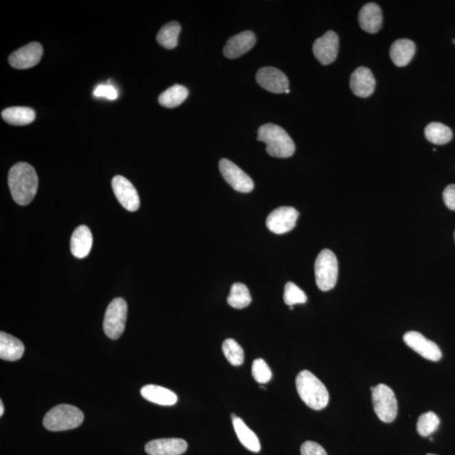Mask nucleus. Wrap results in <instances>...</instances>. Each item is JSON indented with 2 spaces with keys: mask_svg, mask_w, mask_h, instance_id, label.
I'll return each mask as SVG.
<instances>
[{
  "mask_svg": "<svg viewBox=\"0 0 455 455\" xmlns=\"http://www.w3.org/2000/svg\"><path fill=\"white\" fill-rule=\"evenodd\" d=\"M416 53V45L409 39H399L391 47L390 55L392 62L397 67H404L412 61Z\"/></svg>",
  "mask_w": 455,
  "mask_h": 455,
  "instance_id": "nucleus-22",
  "label": "nucleus"
},
{
  "mask_svg": "<svg viewBox=\"0 0 455 455\" xmlns=\"http://www.w3.org/2000/svg\"><path fill=\"white\" fill-rule=\"evenodd\" d=\"M376 79L369 69L359 67L352 73L350 87L352 93L358 97H369L376 89Z\"/></svg>",
  "mask_w": 455,
  "mask_h": 455,
  "instance_id": "nucleus-15",
  "label": "nucleus"
},
{
  "mask_svg": "<svg viewBox=\"0 0 455 455\" xmlns=\"http://www.w3.org/2000/svg\"><path fill=\"white\" fill-rule=\"evenodd\" d=\"M299 216V212L295 208L280 207L269 215L267 226L274 234L288 233L295 227Z\"/></svg>",
  "mask_w": 455,
  "mask_h": 455,
  "instance_id": "nucleus-9",
  "label": "nucleus"
},
{
  "mask_svg": "<svg viewBox=\"0 0 455 455\" xmlns=\"http://www.w3.org/2000/svg\"><path fill=\"white\" fill-rule=\"evenodd\" d=\"M425 136L432 144L443 145L450 142L453 133L452 130L445 124L432 123L426 127Z\"/></svg>",
  "mask_w": 455,
  "mask_h": 455,
  "instance_id": "nucleus-25",
  "label": "nucleus"
},
{
  "mask_svg": "<svg viewBox=\"0 0 455 455\" xmlns=\"http://www.w3.org/2000/svg\"><path fill=\"white\" fill-rule=\"evenodd\" d=\"M454 42L455 43V40H454Z\"/></svg>",
  "mask_w": 455,
  "mask_h": 455,
  "instance_id": "nucleus-41",
  "label": "nucleus"
},
{
  "mask_svg": "<svg viewBox=\"0 0 455 455\" xmlns=\"http://www.w3.org/2000/svg\"><path fill=\"white\" fill-rule=\"evenodd\" d=\"M42 54L43 49L41 44L32 42L11 54L9 58V62L14 69H30L38 64L41 60Z\"/></svg>",
  "mask_w": 455,
  "mask_h": 455,
  "instance_id": "nucleus-14",
  "label": "nucleus"
},
{
  "mask_svg": "<svg viewBox=\"0 0 455 455\" xmlns=\"http://www.w3.org/2000/svg\"><path fill=\"white\" fill-rule=\"evenodd\" d=\"M315 281L321 291L335 287L339 278V262L331 249H325L318 255L315 263Z\"/></svg>",
  "mask_w": 455,
  "mask_h": 455,
  "instance_id": "nucleus-5",
  "label": "nucleus"
},
{
  "mask_svg": "<svg viewBox=\"0 0 455 455\" xmlns=\"http://www.w3.org/2000/svg\"><path fill=\"white\" fill-rule=\"evenodd\" d=\"M231 418H232L234 430L242 445L251 452L258 453L260 450V443L258 436L247 427L241 418L236 417L234 414H231Z\"/></svg>",
  "mask_w": 455,
  "mask_h": 455,
  "instance_id": "nucleus-23",
  "label": "nucleus"
},
{
  "mask_svg": "<svg viewBox=\"0 0 455 455\" xmlns=\"http://www.w3.org/2000/svg\"><path fill=\"white\" fill-rule=\"evenodd\" d=\"M141 395L147 401L160 406H174L178 401L177 395L173 391L159 385L148 384L143 387Z\"/></svg>",
  "mask_w": 455,
  "mask_h": 455,
  "instance_id": "nucleus-21",
  "label": "nucleus"
},
{
  "mask_svg": "<svg viewBox=\"0 0 455 455\" xmlns=\"http://www.w3.org/2000/svg\"><path fill=\"white\" fill-rule=\"evenodd\" d=\"M3 413H5V407H3V402H0V416H3Z\"/></svg>",
  "mask_w": 455,
  "mask_h": 455,
  "instance_id": "nucleus-36",
  "label": "nucleus"
},
{
  "mask_svg": "<svg viewBox=\"0 0 455 455\" xmlns=\"http://www.w3.org/2000/svg\"><path fill=\"white\" fill-rule=\"evenodd\" d=\"M374 412L380 421L390 423L398 413V404L394 391L386 384H380L372 391Z\"/></svg>",
  "mask_w": 455,
  "mask_h": 455,
  "instance_id": "nucleus-6",
  "label": "nucleus"
},
{
  "mask_svg": "<svg viewBox=\"0 0 455 455\" xmlns=\"http://www.w3.org/2000/svg\"><path fill=\"white\" fill-rule=\"evenodd\" d=\"M222 349L227 360L233 366H241L244 362V351L236 341L225 340L223 341Z\"/></svg>",
  "mask_w": 455,
  "mask_h": 455,
  "instance_id": "nucleus-30",
  "label": "nucleus"
},
{
  "mask_svg": "<svg viewBox=\"0 0 455 455\" xmlns=\"http://www.w3.org/2000/svg\"><path fill=\"white\" fill-rule=\"evenodd\" d=\"M439 417L434 412L426 413L418 418L417 430L421 436H429L439 428Z\"/></svg>",
  "mask_w": 455,
  "mask_h": 455,
  "instance_id": "nucleus-29",
  "label": "nucleus"
},
{
  "mask_svg": "<svg viewBox=\"0 0 455 455\" xmlns=\"http://www.w3.org/2000/svg\"><path fill=\"white\" fill-rule=\"evenodd\" d=\"M358 21L363 31L371 34L377 33L383 24V14L380 7L377 3H367L359 12Z\"/></svg>",
  "mask_w": 455,
  "mask_h": 455,
  "instance_id": "nucleus-18",
  "label": "nucleus"
},
{
  "mask_svg": "<svg viewBox=\"0 0 455 455\" xmlns=\"http://www.w3.org/2000/svg\"><path fill=\"white\" fill-rule=\"evenodd\" d=\"M181 25L176 21L164 25L157 35V41L167 49H173L178 44V36L181 32Z\"/></svg>",
  "mask_w": 455,
  "mask_h": 455,
  "instance_id": "nucleus-27",
  "label": "nucleus"
},
{
  "mask_svg": "<svg viewBox=\"0 0 455 455\" xmlns=\"http://www.w3.org/2000/svg\"><path fill=\"white\" fill-rule=\"evenodd\" d=\"M25 352L24 344L16 337L8 333H0V358L14 362L19 360Z\"/></svg>",
  "mask_w": 455,
  "mask_h": 455,
  "instance_id": "nucleus-20",
  "label": "nucleus"
},
{
  "mask_svg": "<svg viewBox=\"0 0 455 455\" xmlns=\"http://www.w3.org/2000/svg\"><path fill=\"white\" fill-rule=\"evenodd\" d=\"M403 340L410 348L428 360L438 362L442 358V352L438 345L417 332H408Z\"/></svg>",
  "mask_w": 455,
  "mask_h": 455,
  "instance_id": "nucleus-11",
  "label": "nucleus"
},
{
  "mask_svg": "<svg viewBox=\"0 0 455 455\" xmlns=\"http://www.w3.org/2000/svg\"><path fill=\"white\" fill-rule=\"evenodd\" d=\"M286 93V94H288V93H290V90H289V89H288V90H286V93Z\"/></svg>",
  "mask_w": 455,
  "mask_h": 455,
  "instance_id": "nucleus-37",
  "label": "nucleus"
},
{
  "mask_svg": "<svg viewBox=\"0 0 455 455\" xmlns=\"http://www.w3.org/2000/svg\"><path fill=\"white\" fill-rule=\"evenodd\" d=\"M256 42L254 33L245 31L228 40L223 54L226 58L234 60L249 52L255 46Z\"/></svg>",
  "mask_w": 455,
  "mask_h": 455,
  "instance_id": "nucleus-17",
  "label": "nucleus"
},
{
  "mask_svg": "<svg viewBox=\"0 0 455 455\" xmlns=\"http://www.w3.org/2000/svg\"><path fill=\"white\" fill-rule=\"evenodd\" d=\"M339 49V38L336 32L328 31L314 42L313 53L323 65L332 64L336 60Z\"/></svg>",
  "mask_w": 455,
  "mask_h": 455,
  "instance_id": "nucleus-13",
  "label": "nucleus"
},
{
  "mask_svg": "<svg viewBox=\"0 0 455 455\" xmlns=\"http://www.w3.org/2000/svg\"><path fill=\"white\" fill-rule=\"evenodd\" d=\"M301 455H328L324 447L312 441L304 443L300 449Z\"/></svg>",
  "mask_w": 455,
  "mask_h": 455,
  "instance_id": "nucleus-33",
  "label": "nucleus"
},
{
  "mask_svg": "<svg viewBox=\"0 0 455 455\" xmlns=\"http://www.w3.org/2000/svg\"><path fill=\"white\" fill-rule=\"evenodd\" d=\"M258 140L265 143L267 152L276 158L291 157L295 152V145L284 128L273 123L259 127Z\"/></svg>",
  "mask_w": 455,
  "mask_h": 455,
  "instance_id": "nucleus-3",
  "label": "nucleus"
},
{
  "mask_svg": "<svg viewBox=\"0 0 455 455\" xmlns=\"http://www.w3.org/2000/svg\"><path fill=\"white\" fill-rule=\"evenodd\" d=\"M112 186L114 194L122 206L130 212L137 211L140 206V199L134 186L122 175H116L112 179Z\"/></svg>",
  "mask_w": 455,
  "mask_h": 455,
  "instance_id": "nucleus-10",
  "label": "nucleus"
},
{
  "mask_svg": "<svg viewBox=\"0 0 455 455\" xmlns=\"http://www.w3.org/2000/svg\"><path fill=\"white\" fill-rule=\"evenodd\" d=\"M454 240H455V232H454Z\"/></svg>",
  "mask_w": 455,
  "mask_h": 455,
  "instance_id": "nucleus-40",
  "label": "nucleus"
},
{
  "mask_svg": "<svg viewBox=\"0 0 455 455\" xmlns=\"http://www.w3.org/2000/svg\"><path fill=\"white\" fill-rule=\"evenodd\" d=\"M187 97H188V90L186 88L175 84L160 95L159 102L164 108H174L183 103Z\"/></svg>",
  "mask_w": 455,
  "mask_h": 455,
  "instance_id": "nucleus-26",
  "label": "nucleus"
},
{
  "mask_svg": "<svg viewBox=\"0 0 455 455\" xmlns=\"http://www.w3.org/2000/svg\"><path fill=\"white\" fill-rule=\"evenodd\" d=\"M256 82L263 89L275 94L285 93L289 87L287 76L280 69L273 67L259 69L256 73Z\"/></svg>",
  "mask_w": 455,
  "mask_h": 455,
  "instance_id": "nucleus-12",
  "label": "nucleus"
},
{
  "mask_svg": "<svg viewBox=\"0 0 455 455\" xmlns=\"http://www.w3.org/2000/svg\"><path fill=\"white\" fill-rule=\"evenodd\" d=\"M8 182L13 199L21 206H27L34 199L38 189V177L31 164H14L10 170Z\"/></svg>",
  "mask_w": 455,
  "mask_h": 455,
  "instance_id": "nucleus-1",
  "label": "nucleus"
},
{
  "mask_svg": "<svg viewBox=\"0 0 455 455\" xmlns=\"http://www.w3.org/2000/svg\"><path fill=\"white\" fill-rule=\"evenodd\" d=\"M228 303L231 307L238 310L249 306L251 303V296L247 286L241 282L234 284L228 297Z\"/></svg>",
  "mask_w": 455,
  "mask_h": 455,
  "instance_id": "nucleus-28",
  "label": "nucleus"
},
{
  "mask_svg": "<svg viewBox=\"0 0 455 455\" xmlns=\"http://www.w3.org/2000/svg\"><path fill=\"white\" fill-rule=\"evenodd\" d=\"M84 413L78 407L61 404L51 409L43 418L44 428L52 432L71 430L84 421Z\"/></svg>",
  "mask_w": 455,
  "mask_h": 455,
  "instance_id": "nucleus-4",
  "label": "nucleus"
},
{
  "mask_svg": "<svg viewBox=\"0 0 455 455\" xmlns=\"http://www.w3.org/2000/svg\"><path fill=\"white\" fill-rule=\"evenodd\" d=\"M94 95L97 97H106L109 100H116L119 97V93L113 86H108V84H101L95 88Z\"/></svg>",
  "mask_w": 455,
  "mask_h": 455,
  "instance_id": "nucleus-34",
  "label": "nucleus"
},
{
  "mask_svg": "<svg viewBox=\"0 0 455 455\" xmlns=\"http://www.w3.org/2000/svg\"><path fill=\"white\" fill-rule=\"evenodd\" d=\"M252 376L256 382L266 384L269 382L273 377L269 366L262 358L256 359L252 363Z\"/></svg>",
  "mask_w": 455,
  "mask_h": 455,
  "instance_id": "nucleus-32",
  "label": "nucleus"
},
{
  "mask_svg": "<svg viewBox=\"0 0 455 455\" xmlns=\"http://www.w3.org/2000/svg\"><path fill=\"white\" fill-rule=\"evenodd\" d=\"M430 441H432V442L434 441V439L431 438Z\"/></svg>",
  "mask_w": 455,
  "mask_h": 455,
  "instance_id": "nucleus-39",
  "label": "nucleus"
},
{
  "mask_svg": "<svg viewBox=\"0 0 455 455\" xmlns=\"http://www.w3.org/2000/svg\"><path fill=\"white\" fill-rule=\"evenodd\" d=\"M297 391L310 408L320 410L329 403V392L325 384L309 370H303L296 377Z\"/></svg>",
  "mask_w": 455,
  "mask_h": 455,
  "instance_id": "nucleus-2",
  "label": "nucleus"
},
{
  "mask_svg": "<svg viewBox=\"0 0 455 455\" xmlns=\"http://www.w3.org/2000/svg\"><path fill=\"white\" fill-rule=\"evenodd\" d=\"M427 455H438V454H428Z\"/></svg>",
  "mask_w": 455,
  "mask_h": 455,
  "instance_id": "nucleus-38",
  "label": "nucleus"
},
{
  "mask_svg": "<svg viewBox=\"0 0 455 455\" xmlns=\"http://www.w3.org/2000/svg\"><path fill=\"white\" fill-rule=\"evenodd\" d=\"M284 300L287 306H293L295 304H306L307 296L298 286L289 282L285 285Z\"/></svg>",
  "mask_w": 455,
  "mask_h": 455,
  "instance_id": "nucleus-31",
  "label": "nucleus"
},
{
  "mask_svg": "<svg viewBox=\"0 0 455 455\" xmlns=\"http://www.w3.org/2000/svg\"><path fill=\"white\" fill-rule=\"evenodd\" d=\"M1 115L7 123L14 126H25L32 123L36 119L34 110L23 106H14L5 109Z\"/></svg>",
  "mask_w": 455,
  "mask_h": 455,
  "instance_id": "nucleus-24",
  "label": "nucleus"
},
{
  "mask_svg": "<svg viewBox=\"0 0 455 455\" xmlns=\"http://www.w3.org/2000/svg\"><path fill=\"white\" fill-rule=\"evenodd\" d=\"M188 445L182 439H160L152 440L145 445L146 453L149 455H181L184 454Z\"/></svg>",
  "mask_w": 455,
  "mask_h": 455,
  "instance_id": "nucleus-16",
  "label": "nucleus"
},
{
  "mask_svg": "<svg viewBox=\"0 0 455 455\" xmlns=\"http://www.w3.org/2000/svg\"><path fill=\"white\" fill-rule=\"evenodd\" d=\"M219 171L226 182L237 192L248 193L254 189L252 179L232 161L227 159L220 160Z\"/></svg>",
  "mask_w": 455,
  "mask_h": 455,
  "instance_id": "nucleus-8",
  "label": "nucleus"
},
{
  "mask_svg": "<svg viewBox=\"0 0 455 455\" xmlns=\"http://www.w3.org/2000/svg\"><path fill=\"white\" fill-rule=\"evenodd\" d=\"M443 197L446 206L455 211V184L447 186L443 190Z\"/></svg>",
  "mask_w": 455,
  "mask_h": 455,
  "instance_id": "nucleus-35",
  "label": "nucleus"
},
{
  "mask_svg": "<svg viewBox=\"0 0 455 455\" xmlns=\"http://www.w3.org/2000/svg\"><path fill=\"white\" fill-rule=\"evenodd\" d=\"M93 245V236L89 228L86 225L77 227L71 241L72 254L79 259L86 258L90 254Z\"/></svg>",
  "mask_w": 455,
  "mask_h": 455,
  "instance_id": "nucleus-19",
  "label": "nucleus"
},
{
  "mask_svg": "<svg viewBox=\"0 0 455 455\" xmlns=\"http://www.w3.org/2000/svg\"><path fill=\"white\" fill-rule=\"evenodd\" d=\"M127 315V304L122 298L114 299L106 309L103 330L112 340L119 339L125 330Z\"/></svg>",
  "mask_w": 455,
  "mask_h": 455,
  "instance_id": "nucleus-7",
  "label": "nucleus"
}]
</instances>
